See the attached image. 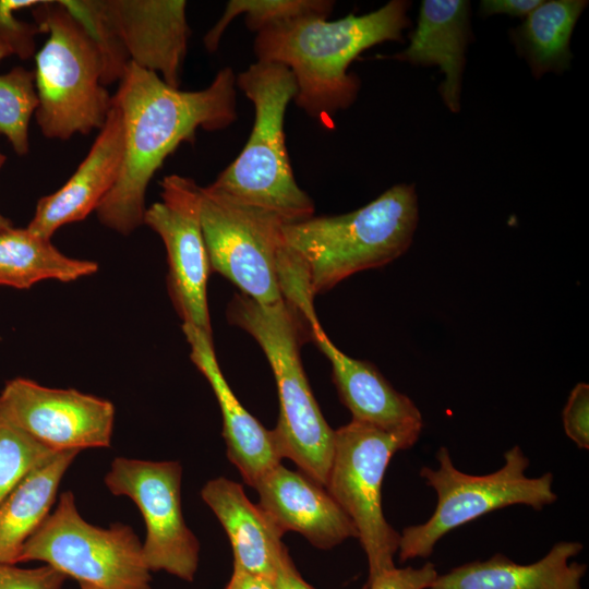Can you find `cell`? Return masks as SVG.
Masks as SVG:
<instances>
[{"mask_svg":"<svg viewBox=\"0 0 589 589\" xmlns=\"http://www.w3.org/2000/svg\"><path fill=\"white\" fill-rule=\"evenodd\" d=\"M433 563L428 562L419 568L394 567L365 585V589H426L437 577Z\"/></svg>","mask_w":589,"mask_h":589,"instance_id":"4dcf8cb0","label":"cell"},{"mask_svg":"<svg viewBox=\"0 0 589 589\" xmlns=\"http://www.w3.org/2000/svg\"><path fill=\"white\" fill-rule=\"evenodd\" d=\"M419 218L413 185L397 184L351 213L283 225V290L314 300L356 273L402 255Z\"/></svg>","mask_w":589,"mask_h":589,"instance_id":"7a4b0ae2","label":"cell"},{"mask_svg":"<svg viewBox=\"0 0 589 589\" xmlns=\"http://www.w3.org/2000/svg\"><path fill=\"white\" fill-rule=\"evenodd\" d=\"M435 457L438 467L424 466L419 474L435 491L436 506L426 521L400 533L397 553L401 562L429 557L445 534L496 509L525 505L541 510L557 500L551 472L526 476L530 461L518 445L504 453L498 470L483 476L458 470L445 446Z\"/></svg>","mask_w":589,"mask_h":589,"instance_id":"52a82bcc","label":"cell"},{"mask_svg":"<svg viewBox=\"0 0 589 589\" xmlns=\"http://www.w3.org/2000/svg\"><path fill=\"white\" fill-rule=\"evenodd\" d=\"M80 587H81V589H99L96 586H93V585H89V584H84V582H81Z\"/></svg>","mask_w":589,"mask_h":589,"instance_id":"8d00e7d4","label":"cell"},{"mask_svg":"<svg viewBox=\"0 0 589 589\" xmlns=\"http://www.w3.org/2000/svg\"><path fill=\"white\" fill-rule=\"evenodd\" d=\"M0 412L56 453L111 444L113 404L74 388H51L16 377L0 394Z\"/></svg>","mask_w":589,"mask_h":589,"instance_id":"4fadbf2b","label":"cell"},{"mask_svg":"<svg viewBox=\"0 0 589 589\" xmlns=\"http://www.w3.org/2000/svg\"><path fill=\"white\" fill-rule=\"evenodd\" d=\"M419 438L351 420L335 430L325 489L353 522L368 558L366 584L396 567L399 536L382 508V484L393 456Z\"/></svg>","mask_w":589,"mask_h":589,"instance_id":"ba28073f","label":"cell"},{"mask_svg":"<svg viewBox=\"0 0 589 589\" xmlns=\"http://www.w3.org/2000/svg\"><path fill=\"white\" fill-rule=\"evenodd\" d=\"M227 318L257 341L273 370L279 399L273 432L281 457L325 488L335 430L324 419L301 363L300 348L312 340L311 324L285 301L265 305L243 293L232 298Z\"/></svg>","mask_w":589,"mask_h":589,"instance_id":"277c9868","label":"cell"},{"mask_svg":"<svg viewBox=\"0 0 589 589\" xmlns=\"http://www.w3.org/2000/svg\"><path fill=\"white\" fill-rule=\"evenodd\" d=\"M254 489L259 506L279 530L302 534L312 545L329 550L347 539L357 538V529L327 490L302 471L280 464L265 472Z\"/></svg>","mask_w":589,"mask_h":589,"instance_id":"9a60e30c","label":"cell"},{"mask_svg":"<svg viewBox=\"0 0 589 589\" xmlns=\"http://www.w3.org/2000/svg\"><path fill=\"white\" fill-rule=\"evenodd\" d=\"M334 4L329 0H230L220 19L205 34L204 47L208 52H215L226 28L239 15H244L245 25L251 32L259 33L271 25L301 16L328 19Z\"/></svg>","mask_w":589,"mask_h":589,"instance_id":"d4e9b609","label":"cell"},{"mask_svg":"<svg viewBox=\"0 0 589 589\" xmlns=\"http://www.w3.org/2000/svg\"><path fill=\"white\" fill-rule=\"evenodd\" d=\"M131 62L180 88L191 28L184 0H105Z\"/></svg>","mask_w":589,"mask_h":589,"instance_id":"5bb4252c","label":"cell"},{"mask_svg":"<svg viewBox=\"0 0 589 589\" xmlns=\"http://www.w3.org/2000/svg\"><path fill=\"white\" fill-rule=\"evenodd\" d=\"M160 201L146 207L143 225L164 242L167 252V286L182 324L212 335L207 303L211 273L201 226L200 188L193 179L166 176L160 182Z\"/></svg>","mask_w":589,"mask_h":589,"instance_id":"7c38bea8","label":"cell"},{"mask_svg":"<svg viewBox=\"0 0 589 589\" xmlns=\"http://www.w3.org/2000/svg\"><path fill=\"white\" fill-rule=\"evenodd\" d=\"M468 7L464 0H423L409 46L394 57L413 64L440 67L445 75L441 93L452 111L459 109Z\"/></svg>","mask_w":589,"mask_h":589,"instance_id":"44dd1931","label":"cell"},{"mask_svg":"<svg viewBox=\"0 0 589 589\" xmlns=\"http://www.w3.org/2000/svg\"><path fill=\"white\" fill-rule=\"evenodd\" d=\"M541 2L542 0H482L480 10L484 15L507 14L526 17Z\"/></svg>","mask_w":589,"mask_h":589,"instance_id":"d6a6232c","label":"cell"},{"mask_svg":"<svg viewBox=\"0 0 589 589\" xmlns=\"http://www.w3.org/2000/svg\"><path fill=\"white\" fill-rule=\"evenodd\" d=\"M39 561L99 589H151L142 543L122 522L101 528L79 513L71 491L23 545L19 563Z\"/></svg>","mask_w":589,"mask_h":589,"instance_id":"9c48e42d","label":"cell"},{"mask_svg":"<svg viewBox=\"0 0 589 589\" xmlns=\"http://www.w3.org/2000/svg\"><path fill=\"white\" fill-rule=\"evenodd\" d=\"M273 580L276 589H313L301 577L289 553L279 563Z\"/></svg>","mask_w":589,"mask_h":589,"instance_id":"836d02e7","label":"cell"},{"mask_svg":"<svg viewBox=\"0 0 589 589\" xmlns=\"http://www.w3.org/2000/svg\"><path fill=\"white\" fill-rule=\"evenodd\" d=\"M98 267L94 261L64 255L49 239L26 228L0 231V286L28 289L46 279L70 283L95 274Z\"/></svg>","mask_w":589,"mask_h":589,"instance_id":"603a6c76","label":"cell"},{"mask_svg":"<svg viewBox=\"0 0 589 589\" xmlns=\"http://www.w3.org/2000/svg\"><path fill=\"white\" fill-rule=\"evenodd\" d=\"M565 434L580 448H589V385L572 389L562 413Z\"/></svg>","mask_w":589,"mask_h":589,"instance_id":"f1b7e54d","label":"cell"},{"mask_svg":"<svg viewBox=\"0 0 589 589\" xmlns=\"http://www.w3.org/2000/svg\"><path fill=\"white\" fill-rule=\"evenodd\" d=\"M5 160H7L5 155H3V154L0 152V169H1V167L4 165ZM11 227H13L11 220L8 219L7 217H4V216L0 213V231L7 230V229H9V228H11Z\"/></svg>","mask_w":589,"mask_h":589,"instance_id":"d590c367","label":"cell"},{"mask_svg":"<svg viewBox=\"0 0 589 589\" xmlns=\"http://www.w3.org/2000/svg\"><path fill=\"white\" fill-rule=\"evenodd\" d=\"M104 481L110 493L127 496L139 507L146 527L142 549L148 569L192 581L200 542L182 514L180 462L117 457Z\"/></svg>","mask_w":589,"mask_h":589,"instance_id":"8fae6325","label":"cell"},{"mask_svg":"<svg viewBox=\"0 0 589 589\" xmlns=\"http://www.w3.org/2000/svg\"><path fill=\"white\" fill-rule=\"evenodd\" d=\"M60 1L93 39L101 61L103 85L120 82L131 60L105 0Z\"/></svg>","mask_w":589,"mask_h":589,"instance_id":"484cf974","label":"cell"},{"mask_svg":"<svg viewBox=\"0 0 589 589\" xmlns=\"http://www.w3.org/2000/svg\"><path fill=\"white\" fill-rule=\"evenodd\" d=\"M122 116L124 152L118 179L98 205L105 227L128 236L143 225L147 187L166 158L199 129L230 127L237 113V75L230 67L200 91H182L130 62L112 96Z\"/></svg>","mask_w":589,"mask_h":589,"instance_id":"6da1fadb","label":"cell"},{"mask_svg":"<svg viewBox=\"0 0 589 589\" xmlns=\"http://www.w3.org/2000/svg\"><path fill=\"white\" fill-rule=\"evenodd\" d=\"M225 589H276L272 578L253 574L233 565L231 578Z\"/></svg>","mask_w":589,"mask_h":589,"instance_id":"e575fe53","label":"cell"},{"mask_svg":"<svg viewBox=\"0 0 589 589\" xmlns=\"http://www.w3.org/2000/svg\"><path fill=\"white\" fill-rule=\"evenodd\" d=\"M65 578L49 565L21 568L0 563V589H61Z\"/></svg>","mask_w":589,"mask_h":589,"instance_id":"f546056e","label":"cell"},{"mask_svg":"<svg viewBox=\"0 0 589 589\" xmlns=\"http://www.w3.org/2000/svg\"><path fill=\"white\" fill-rule=\"evenodd\" d=\"M37 107L34 71L15 67L0 75V134L19 156L29 151V121Z\"/></svg>","mask_w":589,"mask_h":589,"instance_id":"4316f807","label":"cell"},{"mask_svg":"<svg viewBox=\"0 0 589 589\" xmlns=\"http://www.w3.org/2000/svg\"><path fill=\"white\" fill-rule=\"evenodd\" d=\"M582 549L578 541H560L527 565L498 553L437 575L426 589H581L587 565L570 560Z\"/></svg>","mask_w":589,"mask_h":589,"instance_id":"ffe728a7","label":"cell"},{"mask_svg":"<svg viewBox=\"0 0 589 589\" xmlns=\"http://www.w3.org/2000/svg\"><path fill=\"white\" fill-rule=\"evenodd\" d=\"M34 37L16 34L0 26V62L12 55L22 59L29 58L35 50Z\"/></svg>","mask_w":589,"mask_h":589,"instance_id":"1f68e13d","label":"cell"},{"mask_svg":"<svg viewBox=\"0 0 589 589\" xmlns=\"http://www.w3.org/2000/svg\"><path fill=\"white\" fill-rule=\"evenodd\" d=\"M35 23L48 38L35 56V111L41 134L69 140L100 130L112 105L101 83V61L85 27L60 0L41 1Z\"/></svg>","mask_w":589,"mask_h":589,"instance_id":"8992f818","label":"cell"},{"mask_svg":"<svg viewBox=\"0 0 589 589\" xmlns=\"http://www.w3.org/2000/svg\"><path fill=\"white\" fill-rule=\"evenodd\" d=\"M254 107V123L238 157L208 187L230 200L296 223L314 216V202L296 181L286 146L285 116L297 94L290 70L256 61L237 75Z\"/></svg>","mask_w":589,"mask_h":589,"instance_id":"5b68a950","label":"cell"},{"mask_svg":"<svg viewBox=\"0 0 589 589\" xmlns=\"http://www.w3.org/2000/svg\"><path fill=\"white\" fill-rule=\"evenodd\" d=\"M409 2L393 0L380 9L328 21L306 15L271 25L256 33V61L281 64L296 84V105L310 118L332 125L336 112L356 100L360 88L350 63L374 45L401 40L408 27Z\"/></svg>","mask_w":589,"mask_h":589,"instance_id":"3957f363","label":"cell"},{"mask_svg":"<svg viewBox=\"0 0 589 589\" xmlns=\"http://www.w3.org/2000/svg\"><path fill=\"white\" fill-rule=\"evenodd\" d=\"M586 5L584 0L542 1L526 16L517 39L536 75L568 65L570 36Z\"/></svg>","mask_w":589,"mask_h":589,"instance_id":"cb8c5ba5","label":"cell"},{"mask_svg":"<svg viewBox=\"0 0 589 589\" xmlns=\"http://www.w3.org/2000/svg\"><path fill=\"white\" fill-rule=\"evenodd\" d=\"M79 452H62L29 472L0 504V563L16 565L25 542L49 516Z\"/></svg>","mask_w":589,"mask_h":589,"instance_id":"7402d4cb","label":"cell"},{"mask_svg":"<svg viewBox=\"0 0 589 589\" xmlns=\"http://www.w3.org/2000/svg\"><path fill=\"white\" fill-rule=\"evenodd\" d=\"M201 497L228 536L233 565L273 579L288 550L267 514L248 498L241 484L224 477L207 481Z\"/></svg>","mask_w":589,"mask_h":589,"instance_id":"d6986e66","label":"cell"},{"mask_svg":"<svg viewBox=\"0 0 589 589\" xmlns=\"http://www.w3.org/2000/svg\"><path fill=\"white\" fill-rule=\"evenodd\" d=\"M312 341L330 362L339 398L352 420L386 432L420 437L423 420L419 408L397 392L373 364L344 353L322 328L312 332Z\"/></svg>","mask_w":589,"mask_h":589,"instance_id":"ac0fdd59","label":"cell"},{"mask_svg":"<svg viewBox=\"0 0 589 589\" xmlns=\"http://www.w3.org/2000/svg\"><path fill=\"white\" fill-rule=\"evenodd\" d=\"M182 330L192 362L208 381L218 401L228 459L244 482L254 488L283 459L275 434L248 412L232 393L217 362L212 335L188 324H182Z\"/></svg>","mask_w":589,"mask_h":589,"instance_id":"e0dca14e","label":"cell"},{"mask_svg":"<svg viewBox=\"0 0 589 589\" xmlns=\"http://www.w3.org/2000/svg\"><path fill=\"white\" fill-rule=\"evenodd\" d=\"M200 217L211 272L236 285L260 304L284 301L279 259L283 225L277 216L237 203L207 187L200 188Z\"/></svg>","mask_w":589,"mask_h":589,"instance_id":"30bf717a","label":"cell"},{"mask_svg":"<svg viewBox=\"0 0 589 589\" xmlns=\"http://www.w3.org/2000/svg\"><path fill=\"white\" fill-rule=\"evenodd\" d=\"M57 454L0 412V504L29 472Z\"/></svg>","mask_w":589,"mask_h":589,"instance_id":"83f0119b","label":"cell"},{"mask_svg":"<svg viewBox=\"0 0 589 589\" xmlns=\"http://www.w3.org/2000/svg\"><path fill=\"white\" fill-rule=\"evenodd\" d=\"M123 152L122 116L112 104L86 157L59 190L38 200L26 229L50 240L62 226L85 219L115 185Z\"/></svg>","mask_w":589,"mask_h":589,"instance_id":"2e32d148","label":"cell"}]
</instances>
